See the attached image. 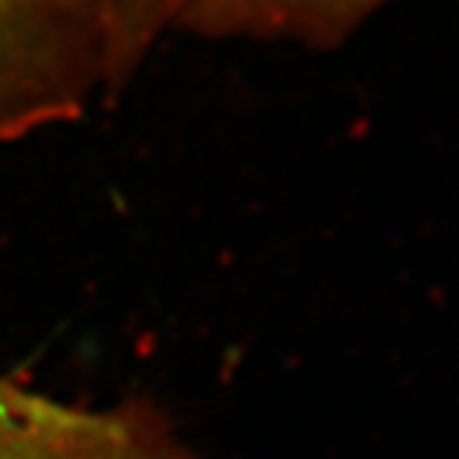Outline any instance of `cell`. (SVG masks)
<instances>
[{
    "mask_svg": "<svg viewBox=\"0 0 459 459\" xmlns=\"http://www.w3.org/2000/svg\"><path fill=\"white\" fill-rule=\"evenodd\" d=\"M108 94L91 0H0V144L75 122Z\"/></svg>",
    "mask_w": 459,
    "mask_h": 459,
    "instance_id": "1",
    "label": "cell"
},
{
    "mask_svg": "<svg viewBox=\"0 0 459 459\" xmlns=\"http://www.w3.org/2000/svg\"><path fill=\"white\" fill-rule=\"evenodd\" d=\"M0 459H200L144 399L86 407L0 377Z\"/></svg>",
    "mask_w": 459,
    "mask_h": 459,
    "instance_id": "2",
    "label": "cell"
},
{
    "mask_svg": "<svg viewBox=\"0 0 459 459\" xmlns=\"http://www.w3.org/2000/svg\"><path fill=\"white\" fill-rule=\"evenodd\" d=\"M396 0H186L172 30L216 39L333 50Z\"/></svg>",
    "mask_w": 459,
    "mask_h": 459,
    "instance_id": "3",
    "label": "cell"
},
{
    "mask_svg": "<svg viewBox=\"0 0 459 459\" xmlns=\"http://www.w3.org/2000/svg\"><path fill=\"white\" fill-rule=\"evenodd\" d=\"M186 0H91L100 20L114 91L136 75L155 42L172 30Z\"/></svg>",
    "mask_w": 459,
    "mask_h": 459,
    "instance_id": "4",
    "label": "cell"
}]
</instances>
